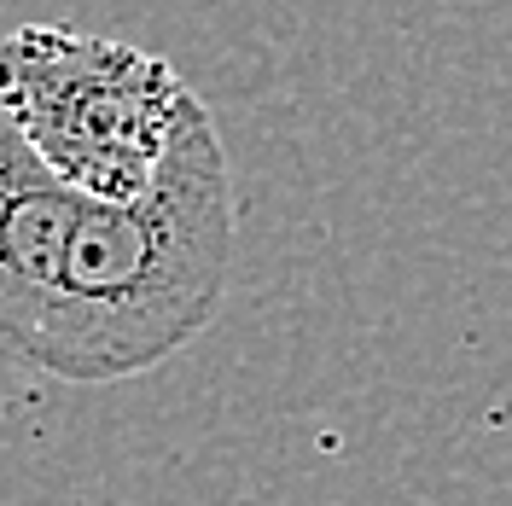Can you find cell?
I'll return each mask as SVG.
<instances>
[{"instance_id":"cell-1","label":"cell","mask_w":512,"mask_h":506,"mask_svg":"<svg viewBox=\"0 0 512 506\" xmlns=\"http://www.w3.org/2000/svg\"><path fill=\"white\" fill-rule=\"evenodd\" d=\"M233 245V163L216 117L198 111L146 198L88 204L64 262L53 379L123 384L181 355L222 309Z\"/></svg>"},{"instance_id":"cell-3","label":"cell","mask_w":512,"mask_h":506,"mask_svg":"<svg viewBox=\"0 0 512 506\" xmlns=\"http://www.w3.org/2000/svg\"><path fill=\"white\" fill-rule=\"evenodd\" d=\"M94 198L64 187L0 105V361L53 379L64 262Z\"/></svg>"},{"instance_id":"cell-2","label":"cell","mask_w":512,"mask_h":506,"mask_svg":"<svg viewBox=\"0 0 512 506\" xmlns=\"http://www.w3.org/2000/svg\"><path fill=\"white\" fill-rule=\"evenodd\" d=\"M0 105L35 158L99 204L146 198L204 111L169 59L70 24L0 35Z\"/></svg>"}]
</instances>
